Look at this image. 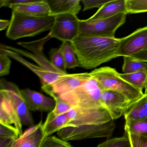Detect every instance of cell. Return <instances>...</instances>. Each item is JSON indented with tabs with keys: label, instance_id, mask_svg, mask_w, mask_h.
<instances>
[{
	"label": "cell",
	"instance_id": "1",
	"mask_svg": "<svg viewBox=\"0 0 147 147\" xmlns=\"http://www.w3.org/2000/svg\"><path fill=\"white\" fill-rule=\"evenodd\" d=\"M120 38L79 36L71 43L80 66L86 69L119 57Z\"/></svg>",
	"mask_w": 147,
	"mask_h": 147
},
{
	"label": "cell",
	"instance_id": "2",
	"mask_svg": "<svg viewBox=\"0 0 147 147\" xmlns=\"http://www.w3.org/2000/svg\"><path fill=\"white\" fill-rule=\"evenodd\" d=\"M55 18L54 16H30L12 11L6 35L7 38L13 40L35 36L46 31H50Z\"/></svg>",
	"mask_w": 147,
	"mask_h": 147
},
{
	"label": "cell",
	"instance_id": "3",
	"mask_svg": "<svg viewBox=\"0 0 147 147\" xmlns=\"http://www.w3.org/2000/svg\"><path fill=\"white\" fill-rule=\"evenodd\" d=\"M90 74L98 83L101 90H112L125 96L132 104L144 95L142 91L136 88L122 79L119 73L113 68L101 67L94 69Z\"/></svg>",
	"mask_w": 147,
	"mask_h": 147
},
{
	"label": "cell",
	"instance_id": "4",
	"mask_svg": "<svg viewBox=\"0 0 147 147\" xmlns=\"http://www.w3.org/2000/svg\"><path fill=\"white\" fill-rule=\"evenodd\" d=\"M101 91L98 83L92 76L79 87L60 97L73 107L99 109L104 107L100 103Z\"/></svg>",
	"mask_w": 147,
	"mask_h": 147
},
{
	"label": "cell",
	"instance_id": "5",
	"mask_svg": "<svg viewBox=\"0 0 147 147\" xmlns=\"http://www.w3.org/2000/svg\"><path fill=\"white\" fill-rule=\"evenodd\" d=\"M127 14L121 13L108 18L80 20L79 36L115 38L117 30L125 23Z\"/></svg>",
	"mask_w": 147,
	"mask_h": 147
},
{
	"label": "cell",
	"instance_id": "6",
	"mask_svg": "<svg viewBox=\"0 0 147 147\" xmlns=\"http://www.w3.org/2000/svg\"><path fill=\"white\" fill-rule=\"evenodd\" d=\"M115 128L114 121L105 124L67 126L57 131V135L59 138L67 142L89 138H108L112 136Z\"/></svg>",
	"mask_w": 147,
	"mask_h": 147
},
{
	"label": "cell",
	"instance_id": "7",
	"mask_svg": "<svg viewBox=\"0 0 147 147\" xmlns=\"http://www.w3.org/2000/svg\"><path fill=\"white\" fill-rule=\"evenodd\" d=\"M70 122L66 125L78 127L89 125H102L114 121L107 110L104 107L95 109H84L73 107L68 112Z\"/></svg>",
	"mask_w": 147,
	"mask_h": 147
},
{
	"label": "cell",
	"instance_id": "8",
	"mask_svg": "<svg viewBox=\"0 0 147 147\" xmlns=\"http://www.w3.org/2000/svg\"><path fill=\"white\" fill-rule=\"evenodd\" d=\"M50 38H51L49 34L45 37L40 40L33 42H20L18 43L20 46L29 50L32 52V53L12 46H8L5 45H1L4 48L17 52L21 55H23L28 58H30L32 60L36 62L39 66L50 72L62 75L67 74L56 69L52 65L50 61H49L44 55L42 51L45 42H47Z\"/></svg>",
	"mask_w": 147,
	"mask_h": 147
},
{
	"label": "cell",
	"instance_id": "9",
	"mask_svg": "<svg viewBox=\"0 0 147 147\" xmlns=\"http://www.w3.org/2000/svg\"><path fill=\"white\" fill-rule=\"evenodd\" d=\"M0 93L10 100L21 118L22 123L26 126L34 125V120L28 109L26 102L17 85L4 79L0 81Z\"/></svg>",
	"mask_w": 147,
	"mask_h": 147
},
{
	"label": "cell",
	"instance_id": "10",
	"mask_svg": "<svg viewBox=\"0 0 147 147\" xmlns=\"http://www.w3.org/2000/svg\"><path fill=\"white\" fill-rule=\"evenodd\" d=\"M80 20L77 15L62 14L56 16L55 23L49 35L62 42H71L80 34Z\"/></svg>",
	"mask_w": 147,
	"mask_h": 147
},
{
	"label": "cell",
	"instance_id": "11",
	"mask_svg": "<svg viewBox=\"0 0 147 147\" xmlns=\"http://www.w3.org/2000/svg\"><path fill=\"white\" fill-rule=\"evenodd\" d=\"M147 50V26L120 38L119 57H131Z\"/></svg>",
	"mask_w": 147,
	"mask_h": 147
},
{
	"label": "cell",
	"instance_id": "12",
	"mask_svg": "<svg viewBox=\"0 0 147 147\" xmlns=\"http://www.w3.org/2000/svg\"><path fill=\"white\" fill-rule=\"evenodd\" d=\"M100 103L113 120L124 115L129 107L132 104L125 96L112 90H102Z\"/></svg>",
	"mask_w": 147,
	"mask_h": 147
},
{
	"label": "cell",
	"instance_id": "13",
	"mask_svg": "<svg viewBox=\"0 0 147 147\" xmlns=\"http://www.w3.org/2000/svg\"><path fill=\"white\" fill-rule=\"evenodd\" d=\"M92 77L90 73L67 74L61 76L49 86L54 93L60 96L84 84Z\"/></svg>",
	"mask_w": 147,
	"mask_h": 147
},
{
	"label": "cell",
	"instance_id": "14",
	"mask_svg": "<svg viewBox=\"0 0 147 147\" xmlns=\"http://www.w3.org/2000/svg\"><path fill=\"white\" fill-rule=\"evenodd\" d=\"M21 93L30 111H52L56 103L54 99L29 88L21 90Z\"/></svg>",
	"mask_w": 147,
	"mask_h": 147
},
{
	"label": "cell",
	"instance_id": "15",
	"mask_svg": "<svg viewBox=\"0 0 147 147\" xmlns=\"http://www.w3.org/2000/svg\"><path fill=\"white\" fill-rule=\"evenodd\" d=\"M0 51L5 52L10 57L19 62L20 63L23 64L36 74L40 79L42 86L51 85L61 76L64 75L52 73L44 69L40 66H36L33 63H31L23 58L22 56L18 53L6 49L2 46H1Z\"/></svg>",
	"mask_w": 147,
	"mask_h": 147
},
{
	"label": "cell",
	"instance_id": "16",
	"mask_svg": "<svg viewBox=\"0 0 147 147\" xmlns=\"http://www.w3.org/2000/svg\"><path fill=\"white\" fill-rule=\"evenodd\" d=\"M42 121L25 131L17 140L7 147H40L45 137Z\"/></svg>",
	"mask_w": 147,
	"mask_h": 147
},
{
	"label": "cell",
	"instance_id": "17",
	"mask_svg": "<svg viewBox=\"0 0 147 147\" xmlns=\"http://www.w3.org/2000/svg\"><path fill=\"white\" fill-rule=\"evenodd\" d=\"M0 123L14 126L20 136L23 134L21 118L8 99L0 93Z\"/></svg>",
	"mask_w": 147,
	"mask_h": 147
},
{
	"label": "cell",
	"instance_id": "18",
	"mask_svg": "<svg viewBox=\"0 0 147 147\" xmlns=\"http://www.w3.org/2000/svg\"><path fill=\"white\" fill-rule=\"evenodd\" d=\"M12 11L34 16H50L51 11L47 0H33L30 3L9 6Z\"/></svg>",
	"mask_w": 147,
	"mask_h": 147
},
{
	"label": "cell",
	"instance_id": "19",
	"mask_svg": "<svg viewBox=\"0 0 147 147\" xmlns=\"http://www.w3.org/2000/svg\"><path fill=\"white\" fill-rule=\"evenodd\" d=\"M50 9V16L62 14L77 15L80 11L81 6L80 0H47Z\"/></svg>",
	"mask_w": 147,
	"mask_h": 147
},
{
	"label": "cell",
	"instance_id": "20",
	"mask_svg": "<svg viewBox=\"0 0 147 147\" xmlns=\"http://www.w3.org/2000/svg\"><path fill=\"white\" fill-rule=\"evenodd\" d=\"M121 13L128 14L126 0H111L98 9L88 19L94 20L108 18Z\"/></svg>",
	"mask_w": 147,
	"mask_h": 147
},
{
	"label": "cell",
	"instance_id": "21",
	"mask_svg": "<svg viewBox=\"0 0 147 147\" xmlns=\"http://www.w3.org/2000/svg\"><path fill=\"white\" fill-rule=\"evenodd\" d=\"M70 122L67 113L55 115L52 111L48 114L46 120L43 125L45 137L49 136L56 131H58Z\"/></svg>",
	"mask_w": 147,
	"mask_h": 147
},
{
	"label": "cell",
	"instance_id": "22",
	"mask_svg": "<svg viewBox=\"0 0 147 147\" xmlns=\"http://www.w3.org/2000/svg\"><path fill=\"white\" fill-rule=\"evenodd\" d=\"M125 120H137L147 118V97L144 96L131 105L124 114Z\"/></svg>",
	"mask_w": 147,
	"mask_h": 147
},
{
	"label": "cell",
	"instance_id": "23",
	"mask_svg": "<svg viewBox=\"0 0 147 147\" xmlns=\"http://www.w3.org/2000/svg\"><path fill=\"white\" fill-rule=\"evenodd\" d=\"M120 77L125 81L142 91L147 82V70H142L131 74H119Z\"/></svg>",
	"mask_w": 147,
	"mask_h": 147
},
{
	"label": "cell",
	"instance_id": "24",
	"mask_svg": "<svg viewBox=\"0 0 147 147\" xmlns=\"http://www.w3.org/2000/svg\"><path fill=\"white\" fill-rule=\"evenodd\" d=\"M60 48L63 55L67 69H71L80 67L71 43L69 42H62Z\"/></svg>",
	"mask_w": 147,
	"mask_h": 147
},
{
	"label": "cell",
	"instance_id": "25",
	"mask_svg": "<svg viewBox=\"0 0 147 147\" xmlns=\"http://www.w3.org/2000/svg\"><path fill=\"white\" fill-rule=\"evenodd\" d=\"M43 91L51 96L54 99L56 105L55 109L52 111L55 115H60L67 113L72 107L66 101L63 100L61 97L53 92L48 85H44L42 86Z\"/></svg>",
	"mask_w": 147,
	"mask_h": 147
},
{
	"label": "cell",
	"instance_id": "26",
	"mask_svg": "<svg viewBox=\"0 0 147 147\" xmlns=\"http://www.w3.org/2000/svg\"><path fill=\"white\" fill-rule=\"evenodd\" d=\"M144 70H147V63L134 60L129 57H124L123 74H131Z\"/></svg>",
	"mask_w": 147,
	"mask_h": 147
},
{
	"label": "cell",
	"instance_id": "27",
	"mask_svg": "<svg viewBox=\"0 0 147 147\" xmlns=\"http://www.w3.org/2000/svg\"><path fill=\"white\" fill-rule=\"evenodd\" d=\"M124 130L133 134H147V118L137 120H125Z\"/></svg>",
	"mask_w": 147,
	"mask_h": 147
},
{
	"label": "cell",
	"instance_id": "28",
	"mask_svg": "<svg viewBox=\"0 0 147 147\" xmlns=\"http://www.w3.org/2000/svg\"><path fill=\"white\" fill-rule=\"evenodd\" d=\"M51 62L57 69L65 74H67V67L63 55L60 47L58 49H53L49 52Z\"/></svg>",
	"mask_w": 147,
	"mask_h": 147
},
{
	"label": "cell",
	"instance_id": "29",
	"mask_svg": "<svg viewBox=\"0 0 147 147\" xmlns=\"http://www.w3.org/2000/svg\"><path fill=\"white\" fill-rule=\"evenodd\" d=\"M128 14L147 12V0H126Z\"/></svg>",
	"mask_w": 147,
	"mask_h": 147
},
{
	"label": "cell",
	"instance_id": "30",
	"mask_svg": "<svg viewBox=\"0 0 147 147\" xmlns=\"http://www.w3.org/2000/svg\"><path fill=\"white\" fill-rule=\"evenodd\" d=\"M97 147H131L129 141L125 133L123 136L107 139Z\"/></svg>",
	"mask_w": 147,
	"mask_h": 147
},
{
	"label": "cell",
	"instance_id": "31",
	"mask_svg": "<svg viewBox=\"0 0 147 147\" xmlns=\"http://www.w3.org/2000/svg\"><path fill=\"white\" fill-rule=\"evenodd\" d=\"M19 137L18 132L14 126L0 123V140L15 141Z\"/></svg>",
	"mask_w": 147,
	"mask_h": 147
},
{
	"label": "cell",
	"instance_id": "32",
	"mask_svg": "<svg viewBox=\"0 0 147 147\" xmlns=\"http://www.w3.org/2000/svg\"><path fill=\"white\" fill-rule=\"evenodd\" d=\"M130 144L131 147H147V134L138 135L125 130Z\"/></svg>",
	"mask_w": 147,
	"mask_h": 147
},
{
	"label": "cell",
	"instance_id": "33",
	"mask_svg": "<svg viewBox=\"0 0 147 147\" xmlns=\"http://www.w3.org/2000/svg\"><path fill=\"white\" fill-rule=\"evenodd\" d=\"M40 147H73L69 143L55 136L45 137Z\"/></svg>",
	"mask_w": 147,
	"mask_h": 147
},
{
	"label": "cell",
	"instance_id": "34",
	"mask_svg": "<svg viewBox=\"0 0 147 147\" xmlns=\"http://www.w3.org/2000/svg\"><path fill=\"white\" fill-rule=\"evenodd\" d=\"M10 57L0 51V76L8 75L10 73L11 61Z\"/></svg>",
	"mask_w": 147,
	"mask_h": 147
},
{
	"label": "cell",
	"instance_id": "35",
	"mask_svg": "<svg viewBox=\"0 0 147 147\" xmlns=\"http://www.w3.org/2000/svg\"><path fill=\"white\" fill-rule=\"evenodd\" d=\"M111 0H82L84 5L83 11H86L94 8H100Z\"/></svg>",
	"mask_w": 147,
	"mask_h": 147
},
{
	"label": "cell",
	"instance_id": "36",
	"mask_svg": "<svg viewBox=\"0 0 147 147\" xmlns=\"http://www.w3.org/2000/svg\"><path fill=\"white\" fill-rule=\"evenodd\" d=\"M33 0H1L0 1V7H9L11 5H20L30 3L33 1Z\"/></svg>",
	"mask_w": 147,
	"mask_h": 147
},
{
	"label": "cell",
	"instance_id": "37",
	"mask_svg": "<svg viewBox=\"0 0 147 147\" xmlns=\"http://www.w3.org/2000/svg\"><path fill=\"white\" fill-rule=\"evenodd\" d=\"M131 57L134 60L147 63V50L141 51Z\"/></svg>",
	"mask_w": 147,
	"mask_h": 147
},
{
	"label": "cell",
	"instance_id": "38",
	"mask_svg": "<svg viewBox=\"0 0 147 147\" xmlns=\"http://www.w3.org/2000/svg\"><path fill=\"white\" fill-rule=\"evenodd\" d=\"M10 21L6 20H0V30L2 31L6 30L9 27L10 25Z\"/></svg>",
	"mask_w": 147,
	"mask_h": 147
},
{
	"label": "cell",
	"instance_id": "39",
	"mask_svg": "<svg viewBox=\"0 0 147 147\" xmlns=\"http://www.w3.org/2000/svg\"><path fill=\"white\" fill-rule=\"evenodd\" d=\"M144 90H145V91H144V93L146 94L147 97V84H146V86H145V88H144Z\"/></svg>",
	"mask_w": 147,
	"mask_h": 147
}]
</instances>
